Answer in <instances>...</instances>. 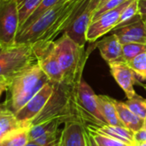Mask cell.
<instances>
[{
	"label": "cell",
	"mask_w": 146,
	"mask_h": 146,
	"mask_svg": "<svg viewBox=\"0 0 146 146\" xmlns=\"http://www.w3.org/2000/svg\"><path fill=\"white\" fill-rule=\"evenodd\" d=\"M87 0H60L37 21L17 33L15 43L45 44L64 33Z\"/></svg>",
	"instance_id": "6da1fadb"
},
{
	"label": "cell",
	"mask_w": 146,
	"mask_h": 146,
	"mask_svg": "<svg viewBox=\"0 0 146 146\" xmlns=\"http://www.w3.org/2000/svg\"><path fill=\"white\" fill-rule=\"evenodd\" d=\"M32 44L15 43L0 46V92H6L11 81L30 68L38 64Z\"/></svg>",
	"instance_id": "7a4b0ae2"
},
{
	"label": "cell",
	"mask_w": 146,
	"mask_h": 146,
	"mask_svg": "<svg viewBox=\"0 0 146 146\" xmlns=\"http://www.w3.org/2000/svg\"><path fill=\"white\" fill-rule=\"evenodd\" d=\"M55 51L63 74L62 84L77 88L88 58L85 46L76 44L66 33L55 41Z\"/></svg>",
	"instance_id": "3957f363"
},
{
	"label": "cell",
	"mask_w": 146,
	"mask_h": 146,
	"mask_svg": "<svg viewBox=\"0 0 146 146\" xmlns=\"http://www.w3.org/2000/svg\"><path fill=\"white\" fill-rule=\"evenodd\" d=\"M49 81L38 63L34 65L11 81L2 106L16 114Z\"/></svg>",
	"instance_id": "277c9868"
},
{
	"label": "cell",
	"mask_w": 146,
	"mask_h": 146,
	"mask_svg": "<svg viewBox=\"0 0 146 146\" xmlns=\"http://www.w3.org/2000/svg\"><path fill=\"white\" fill-rule=\"evenodd\" d=\"M76 89L62 83L55 85L51 97L40 113L32 121L31 126L48 121H56L62 124L71 119L79 118L74 100Z\"/></svg>",
	"instance_id": "5b68a950"
},
{
	"label": "cell",
	"mask_w": 146,
	"mask_h": 146,
	"mask_svg": "<svg viewBox=\"0 0 146 146\" xmlns=\"http://www.w3.org/2000/svg\"><path fill=\"white\" fill-rule=\"evenodd\" d=\"M74 100L77 115L86 126L108 124L101 111L98 95L84 80L80 81L75 91Z\"/></svg>",
	"instance_id": "8992f818"
},
{
	"label": "cell",
	"mask_w": 146,
	"mask_h": 146,
	"mask_svg": "<svg viewBox=\"0 0 146 146\" xmlns=\"http://www.w3.org/2000/svg\"><path fill=\"white\" fill-rule=\"evenodd\" d=\"M19 27L20 19L16 0L0 4V46L15 44Z\"/></svg>",
	"instance_id": "52a82bcc"
},
{
	"label": "cell",
	"mask_w": 146,
	"mask_h": 146,
	"mask_svg": "<svg viewBox=\"0 0 146 146\" xmlns=\"http://www.w3.org/2000/svg\"><path fill=\"white\" fill-rule=\"evenodd\" d=\"M33 45L38 65L50 81L55 85L62 84L63 74L55 51V41L45 44H34Z\"/></svg>",
	"instance_id": "ba28073f"
},
{
	"label": "cell",
	"mask_w": 146,
	"mask_h": 146,
	"mask_svg": "<svg viewBox=\"0 0 146 146\" xmlns=\"http://www.w3.org/2000/svg\"><path fill=\"white\" fill-rule=\"evenodd\" d=\"M131 2L132 0H127L119 7L104 13L96 20L92 21L86 34L87 42L93 43L116 27L119 24L122 11Z\"/></svg>",
	"instance_id": "9c48e42d"
},
{
	"label": "cell",
	"mask_w": 146,
	"mask_h": 146,
	"mask_svg": "<svg viewBox=\"0 0 146 146\" xmlns=\"http://www.w3.org/2000/svg\"><path fill=\"white\" fill-rule=\"evenodd\" d=\"M55 89V85L49 81L46 83L15 115L23 123L31 124L32 121L44 109Z\"/></svg>",
	"instance_id": "30bf717a"
},
{
	"label": "cell",
	"mask_w": 146,
	"mask_h": 146,
	"mask_svg": "<svg viewBox=\"0 0 146 146\" xmlns=\"http://www.w3.org/2000/svg\"><path fill=\"white\" fill-rule=\"evenodd\" d=\"M59 146H91L90 133L86 125L79 118L65 122L61 132Z\"/></svg>",
	"instance_id": "8fae6325"
},
{
	"label": "cell",
	"mask_w": 146,
	"mask_h": 146,
	"mask_svg": "<svg viewBox=\"0 0 146 146\" xmlns=\"http://www.w3.org/2000/svg\"><path fill=\"white\" fill-rule=\"evenodd\" d=\"M122 44L128 43L146 44V22L140 14L112 30Z\"/></svg>",
	"instance_id": "7c38bea8"
},
{
	"label": "cell",
	"mask_w": 146,
	"mask_h": 146,
	"mask_svg": "<svg viewBox=\"0 0 146 146\" xmlns=\"http://www.w3.org/2000/svg\"><path fill=\"white\" fill-rule=\"evenodd\" d=\"M90 2L91 0L86 2L83 8L64 32L76 44L81 46H85L86 42H87L86 34L93 16V11L89 7Z\"/></svg>",
	"instance_id": "4fadbf2b"
},
{
	"label": "cell",
	"mask_w": 146,
	"mask_h": 146,
	"mask_svg": "<svg viewBox=\"0 0 146 146\" xmlns=\"http://www.w3.org/2000/svg\"><path fill=\"white\" fill-rule=\"evenodd\" d=\"M110 73L125 92L127 99L133 98L137 93L134 90V85L137 82L135 73L126 62H113L109 64Z\"/></svg>",
	"instance_id": "5bb4252c"
},
{
	"label": "cell",
	"mask_w": 146,
	"mask_h": 146,
	"mask_svg": "<svg viewBox=\"0 0 146 146\" xmlns=\"http://www.w3.org/2000/svg\"><path fill=\"white\" fill-rule=\"evenodd\" d=\"M96 46L99 50L101 56L108 64L121 62L122 56V44L115 33L98 40L96 43Z\"/></svg>",
	"instance_id": "9a60e30c"
},
{
	"label": "cell",
	"mask_w": 146,
	"mask_h": 146,
	"mask_svg": "<svg viewBox=\"0 0 146 146\" xmlns=\"http://www.w3.org/2000/svg\"><path fill=\"white\" fill-rule=\"evenodd\" d=\"M87 129L89 131L97 132L111 138L121 140L129 145H135L134 140V132L132 130L120 126H113V125H103V126H93L87 125Z\"/></svg>",
	"instance_id": "2e32d148"
},
{
	"label": "cell",
	"mask_w": 146,
	"mask_h": 146,
	"mask_svg": "<svg viewBox=\"0 0 146 146\" xmlns=\"http://www.w3.org/2000/svg\"><path fill=\"white\" fill-rule=\"evenodd\" d=\"M115 104L117 110L119 118L125 127L132 130L134 133L144 128L145 120L138 116L135 113H133L128 108L125 102H121L115 99Z\"/></svg>",
	"instance_id": "e0dca14e"
},
{
	"label": "cell",
	"mask_w": 146,
	"mask_h": 146,
	"mask_svg": "<svg viewBox=\"0 0 146 146\" xmlns=\"http://www.w3.org/2000/svg\"><path fill=\"white\" fill-rule=\"evenodd\" d=\"M31 124L23 123L18 120L16 115L9 110L1 106L0 110V139L4 138L7 134L24 128L30 127Z\"/></svg>",
	"instance_id": "ac0fdd59"
},
{
	"label": "cell",
	"mask_w": 146,
	"mask_h": 146,
	"mask_svg": "<svg viewBox=\"0 0 146 146\" xmlns=\"http://www.w3.org/2000/svg\"><path fill=\"white\" fill-rule=\"evenodd\" d=\"M101 111L109 125L124 127L121 121L115 104V99L106 95H98Z\"/></svg>",
	"instance_id": "d6986e66"
},
{
	"label": "cell",
	"mask_w": 146,
	"mask_h": 146,
	"mask_svg": "<svg viewBox=\"0 0 146 146\" xmlns=\"http://www.w3.org/2000/svg\"><path fill=\"white\" fill-rule=\"evenodd\" d=\"M30 127H24L7 134L0 139V146H26L29 142Z\"/></svg>",
	"instance_id": "ffe728a7"
},
{
	"label": "cell",
	"mask_w": 146,
	"mask_h": 146,
	"mask_svg": "<svg viewBox=\"0 0 146 146\" xmlns=\"http://www.w3.org/2000/svg\"><path fill=\"white\" fill-rule=\"evenodd\" d=\"M60 0H43L40 5L33 11V13L27 19L24 24L20 27L18 33L27 28L31 25H33L35 21H37L44 14H45L48 10H50L52 7H54Z\"/></svg>",
	"instance_id": "44dd1931"
},
{
	"label": "cell",
	"mask_w": 146,
	"mask_h": 146,
	"mask_svg": "<svg viewBox=\"0 0 146 146\" xmlns=\"http://www.w3.org/2000/svg\"><path fill=\"white\" fill-rule=\"evenodd\" d=\"M42 1L43 0H16L19 12L20 27L24 24L27 19L33 13V11L40 5Z\"/></svg>",
	"instance_id": "7402d4cb"
},
{
	"label": "cell",
	"mask_w": 146,
	"mask_h": 146,
	"mask_svg": "<svg viewBox=\"0 0 146 146\" xmlns=\"http://www.w3.org/2000/svg\"><path fill=\"white\" fill-rule=\"evenodd\" d=\"M146 52V44L128 43L122 44V56L119 62H127L139 55Z\"/></svg>",
	"instance_id": "603a6c76"
},
{
	"label": "cell",
	"mask_w": 146,
	"mask_h": 146,
	"mask_svg": "<svg viewBox=\"0 0 146 146\" xmlns=\"http://www.w3.org/2000/svg\"><path fill=\"white\" fill-rule=\"evenodd\" d=\"M61 124L56 121H48V122H44L38 125L31 126L28 133L29 141H34L35 139L41 137L47 132L58 129V127Z\"/></svg>",
	"instance_id": "cb8c5ba5"
},
{
	"label": "cell",
	"mask_w": 146,
	"mask_h": 146,
	"mask_svg": "<svg viewBox=\"0 0 146 146\" xmlns=\"http://www.w3.org/2000/svg\"><path fill=\"white\" fill-rule=\"evenodd\" d=\"M127 64L135 73L137 78L146 82V52L127 62Z\"/></svg>",
	"instance_id": "d4e9b609"
},
{
	"label": "cell",
	"mask_w": 146,
	"mask_h": 146,
	"mask_svg": "<svg viewBox=\"0 0 146 146\" xmlns=\"http://www.w3.org/2000/svg\"><path fill=\"white\" fill-rule=\"evenodd\" d=\"M126 104L128 108L142 119L146 118V99L136 94L133 98L127 99Z\"/></svg>",
	"instance_id": "484cf974"
},
{
	"label": "cell",
	"mask_w": 146,
	"mask_h": 146,
	"mask_svg": "<svg viewBox=\"0 0 146 146\" xmlns=\"http://www.w3.org/2000/svg\"><path fill=\"white\" fill-rule=\"evenodd\" d=\"M89 133H91V135L95 139L96 143L99 146H130L121 140H118L116 139L111 138L110 136H107V135H104L97 132L89 131Z\"/></svg>",
	"instance_id": "4316f807"
},
{
	"label": "cell",
	"mask_w": 146,
	"mask_h": 146,
	"mask_svg": "<svg viewBox=\"0 0 146 146\" xmlns=\"http://www.w3.org/2000/svg\"><path fill=\"white\" fill-rule=\"evenodd\" d=\"M139 14V0H132V2L124 9V10L121 13L120 21H119V25L123 24L132 19H133L136 15Z\"/></svg>",
	"instance_id": "83f0119b"
},
{
	"label": "cell",
	"mask_w": 146,
	"mask_h": 146,
	"mask_svg": "<svg viewBox=\"0 0 146 146\" xmlns=\"http://www.w3.org/2000/svg\"><path fill=\"white\" fill-rule=\"evenodd\" d=\"M127 1V0H110V1H108L103 6H101L100 8H98V9H97L95 10V12L93 13L92 21L96 20L98 17H99L100 15H102L104 13H105L107 11H110L111 9H115L117 7H119L120 5H121L122 3H124Z\"/></svg>",
	"instance_id": "f1b7e54d"
},
{
	"label": "cell",
	"mask_w": 146,
	"mask_h": 146,
	"mask_svg": "<svg viewBox=\"0 0 146 146\" xmlns=\"http://www.w3.org/2000/svg\"><path fill=\"white\" fill-rule=\"evenodd\" d=\"M134 140L135 145L145 142L146 141V128H142L141 130L134 133Z\"/></svg>",
	"instance_id": "f546056e"
},
{
	"label": "cell",
	"mask_w": 146,
	"mask_h": 146,
	"mask_svg": "<svg viewBox=\"0 0 146 146\" xmlns=\"http://www.w3.org/2000/svg\"><path fill=\"white\" fill-rule=\"evenodd\" d=\"M139 10L143 20L146 22V0H139Z\"/></svg>",
	"instance_id": "4dcf8cb0"
},
{
	"label": "cell",
	"mask_w": 146,
	"mask_h": 146,
	"mask_svg": "<svg viewBox=\"0 0 146 146\" xmlns=\"http://www.w3.org/2000/svg\"><path fill=\"white\" fill-rule=\"evenodd\" d=\"M100 2H101V0H91L90 4H89V7H90V9L93 11V13H94L95 10L98 9V7L99 6Z\"/></svg>",
	"instance_id": "1f68e13d"
},
{
	"label": "cell",
	"mask_w": 146,
	"mask_h": 146,
	"mask_svg": "<svg viewBox=\"0 0 146 146\" xmlns=\"http://www.w3.org/2000/svg\"><path fill=\"white\" fill-rule=\"evenodd\" d=\"M90 144H91V146H99L97 143H96L95 139H94L93 137L91 135V133H90Z\"/></svg>",
	"instance_id": "d6a6232c"
},
{
	"label": "cell",
	"mask_w": 146,
	"mask_h": 146,
	"mask_svg": "<svg viewBox=\"0 0 146 146\" xmlns=\"http://www.w3.org/2000/svg\"><path fill=\"white\" fill-rule=\"evenodd\" d=\"M26 146H42V145H40L39 144L36 143L35 141H29V142L26 145Z\"/></svg>",
	"instance_id": "836d02e7"
},
{
	"label": "cell",
	"mask_w": 146,
	"mask_h": 146,
	"mask_svg": "<svg viewBox=\"0 0 146 146\" xmlns=\"http://www.w3.org/2000/svg\"><path fill=\"white\" fill-rule=\"evenodd\" d=\"M108 1H110V0H101V2H100V3H99V6L98 7V8H100L101 6H103V5H104V3H106Z\"/></svg>",
	"instance_id": "e575fe53"
},
{
	"label": "cell",
	"mask_w": 146,
	"mask_h": 146,
	"mask_svg": "<svg viewBox=\"0 0 146 146\" xmlns=\"http://www.w3.org/2000/svg\"><path fill=\"white\" fill-rule=\"evenodd\" d=\"M135 146H146V141L145 142L139 143V144H137V145H135Z\"/></svg>",
	"instance_id": "d590c367"
},
{
	"label": "cell",
	"mask_w": 146,
	"mask_h": 146,
	"mask_svg": "<svg viewBox=\"0 0 146 146\" xmlns=\"http://www.w3.org/2000/svg\"><path fill=\"white\" fill-rule=\"evenodd\" d=\"M142 86L145 88V92H146V83L145 84H143V85H142Z\"/></svg>",
	"instance_id": "8d00e7d4"
},
{
	"label": "cell",
	"mask_w": 146,
	"mask_h": 146,
	"mask_svg": "<svg viewBox=\"0 0 146 146\" xmlns=\"http://www.w3.org/2000/svg\"><path fill=\"white\" fill-rule=\"evenodd\" d=\"M144 128H146V118L145 119V125H144Z\"/></svg>",
	"instance_id": "74e56055"
},
{
	"label": "cell",
	"mask_w": 146,
	"mask_h": 146,
	"mask_svg": "<svg viewBox=\"0 0 146 146\" xmlns=\"http://www.w3.org/2000/svg\"><path fill=\"white\" fill-rule=\"evenodd\" d=\"M130 146H135V145H130Z\"/></svg>",
	"instance_id": "f35d334b"
}]
</instances>
